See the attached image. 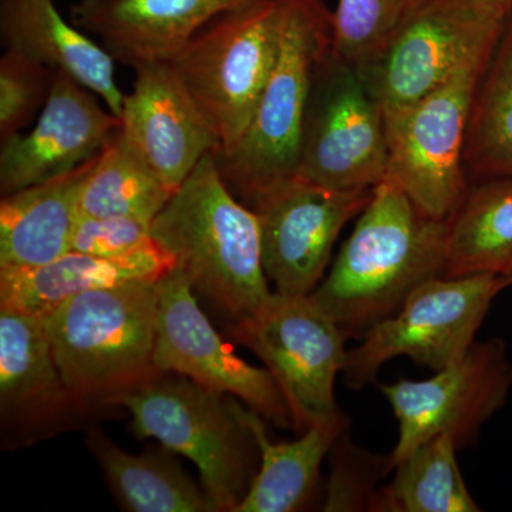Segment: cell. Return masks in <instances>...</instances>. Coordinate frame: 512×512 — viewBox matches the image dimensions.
I'll return each mask as SVG.
<instances>
[{
    "label": "cell",
    "mask_w": 512,
    "mask_h": 512,
    "mask_svg": "<svg viewBox=\"0 0 512 512\" xmlns=\"http://www.w3.org/2000/svg\"><path fill=\"white\" fill-rule=\"evenodd\" d=\"M494 5H497L498 8L504 9L507 13H512V0H490Z\"/></svg>",
    "instance_id": "1f68e13d"
},
{
    "label": "cell",
    "mask_w": 512,
    "mask_h": 512,
    "mask_svg": "<svg viewBox=\"0 0 512 512\" xmlns=\"http://www.w3.org/2000/svg\"><path fill=\"white\" fill-rule=\"evenodd\" d=\"M174 269L173 256L156 239L119 258L69 251L35 268H0V309L46 318L80 293L127 282H157Z\"/></svg>",
    "instance_id": "ac0fdd59"
},
{
    "label": "cell",
    "mask_w": 512,
    "mask_h": 512,
    "mask_svg": "<svg viewBox=\"0 0 512 512\" xmlns=\"http://www.w3.org/2000/svg\"><path fill=\"white\" fill-rule=\"evenodd\" d=\"M161 375L107 404L126 407L137 437L156 439L192 461L215 511H237L255 477L258 447L251 431L235 413L231 397L224 399L184 376Z\"/></svg>",
    "instance_id": "5b68a950"
},
{
    "label": "cell",
    "mask_w": 512,
    "mask_h": 512,
    "mask_svg": "<svg viewBox=\"0 0 512 512\" xmlns=\"http://www.w3.org/2000/svg\"><path fill=\"white\" fill-rule=\"evenodd\" d=\"M82 404L57 367L45 318L0 309V407L3 420L42 421Z\"/></svg>",
    "instance_id": "7402d4cb"
},
{
    "label": "cell",
    "mask_w": 512,
    "mask_h": 512,
    "mask_svg": "<svg viewBox=\"0 0 512 512\" xmlns=\"http://www.w3.org/2000/svg\"><path fill=\"white\" fill-rule=\"evenodd\" d=\"M97 97L70 74L55 70L36 126L2 141V197L70 173L99 156L119 131L120 119L100 106Z\"/></svg>",
    "instance_id": "9a60e30c"
},
{
    "label": "cell",
    "mask_w": 512,
    "mask_h": 512,
    "mask_svg": "<svg viewBox=\"0 0 512 512\" xmlns=\"http://www.w3.org/2000/svg\"><path fill=\"white\" fill-rule=\"evenodd\" d=\"M232 403L251 431L259 456L258 473L235 512L301 510L313 493L323 458L348 429V416L338 412L303 431L301 439L274 443L261 414L238 400L232 399Z\"/></svg>",
    "instance_id": "44dd1931"
},
{
    "label": "cell",
    "mask_w": 512,
    "mask_h": 512,
    "mask_svg": "<svg viewBox=\"0 0 512 512\" xmlns=\"http://www.w3.org/2000/svg\"><path fill=\"white\" fill-rule=\"evenodd\" d=\"M414 0H339L333 12V50L359 66L392 35Z\"/></svg>",
    "instance_id": "83f0119b"
},
{
    "label": "cell",
    "mask_w": 512,
    "mask_h": 512,
    "mask_svg": "<svg viewBox=\"0 0 512 512\" xmlns=\"http://www.w3.org/2000/svg\"><path fill=\"white\" fill-rule=\"evenodd\" d=\"M153 362L158 373L187 377L211 392L237 397L281 429L293 427L284 394L268 369L252 366L225 345L183 272L157 281Z\"/></svg>",
    "instance_id": "4fadbf2b"
},
{
    "label": "cell",
    "mask_w": 512,
    "mask_h": 512,
    "mask_svg": "<svg viewBox=\"0 0 512 512\" xmlns=\"http://www.w3.org/2000/svg\"><path fill=\"white\" fill-rule=\"evenodd\" d=\"M55 70L32 57L5 50L0 57V141L22 133L45 107Z\"/></svg>",
    "instance_id": "f1b7e54d"
},
{
    "label": "cell",
    "mask_w": 512,
    "mask_h": 512,
    "mask_svg": "<svg viewBox=\"0 0 512 512\" xmlns=\"http://www.w3.org/2000/svg\"><path fill=\"white\" fill-rule=\"evenodd\" d=\"M173 194L119 128L84 181L80 217H126L151 224Z\"/></svg>",
    "instance_id": "4316f807"
},
{
    "label": "cell",
    "mask_w": 512,
    "mask_h": 512,
    "mask_svg": "<svg viewBox=\"0 0 512 512\" xmlns=\"http://www.w3.org/2000/svg\"><path fill=\"white\" fill-rule=\"evenodd\" d=\"M288 0H254L222 13L171 60L202 116L220 138V151L237 147L251 123L281 46Z\"/></svg>",
    "instance_id": "8992f818"
},
{
    "label": "cell",
    "mask_w": 512,
    "mask_h": 512,
    "mask_svg": "<svg viewBox=\"0 0 512 512\" xmlns=\"http://www.w3.org/2000/svg\"><path fill=\"white\" fill-rule=\"evenodd\" d=\"M124 94L120 131L138 157L171 191H177L221 143L170 62L137 67Z\"/></svg>",
    "instance_id": "2e32d148"
},
{
    "label": "cell",
    "mask_w": 512,
    "mask_h": 512,
    "mask_svg": "<svg viewBox=\"0 0 512 512\" xmlns=\"http://www.w3.org/2000/svg\"><path fill=\"white\" fill-rule=\"evenodd\" d=\"M97 157L70 173L2 197L0 268H35L72 251L80 195Z\"/></svg>",
    "instance_id": "ffe728a7"
},
{
    "label": "cell",
    "mask_w": 512,
    "mask_h": 512,
    "mask_svg": "<svg viewBox=\"0 0 512 512\" xmlns=\"http://www.w3.org/2000/svg\"><path fill=\"white\" fill-rule=\"evenodd\" d=\"M231 336L274 376L293 429L303 433L340 412L335 382L348 357V336L311 295L272 292L261 308L231 326Z\"/></svg>",
    "instance_id": "8fae6325"
},
{
    "label": "cell",
    "mask_w": 512,
    "mask_h": 512,
    "mask_svg": "<svg viewBox=\"0 0 512 512\" xmlns=\"http://www.w3.org/2000/svg\"><path fill=\"white\" fill-rule=\"evenodd\" d=\"M511 284L503 276H439L420 285L402 308L366 330L348 350L343 376L350 389L375 382L384 363L406 356L434 372L466 355L495 296Z\"/></svg>",
    "instance_id": "9c48e42d"
},
{
    "label": "cell",
    "mask_w": 512,
    "mask_h": 512,
    "mask_svg": "<svg viewBox=\"0 0 512 512\" xmlns=\"http://www.w3.org/2000/svg\"><path fill=\"white\" fill-rule=\"evenodd\" d=\"M254 0H79L70 20L99 40L114 62H171L205 25Z\"/></svg>",
    "instance_id": "e0dca14e"
},
{
    "label": "cell",
    "mask_w": 512,
    "mask_h": 512,
    "mask_svg": "<svg viewBox=\"0 0 512 512\" xmlns=\"http://www.w3.org/2000/svg\"><path fill=\"white\" fill-rule=\"evenodd\" d=\"M0 40L73 79L100 97L120 116L124 94L114 79V59L72 22H66L55 0H0Z\"/></svg>",
    "instance_id": "d6986e66"
},
{
    "label": "cell",
    "mask_w": 512,
    "mask_h": 512,
    "mask_svg": "<svg viewBox=\"0 0 512 512\" xmlns=\"http://www.w3.org/2000/svg\"><path fill=\"white\" fill-rule=\"evenodd\" d=\"M447 239L448 221L421 212L386 178L311 298L348 338H362L420 285L444 275Z\"/></svg>",
    "instance_id": "6da1fadb"
},
{
    "label": "cell",
    "mask_w": 512,
    "mask_h": 512,
    "mask_svg": "<svg viewBox=\"0 0 512 512\" xmlns=\"http://www.w3.org/2000/svg\"><path fill=\"white\" fill-rule=\"evenodd\" d=\"M157 309V282L137 281L80 293L46 316L60 375L80 403L107 404L160 375Z\"/></svg>",
    "instance_id": "277c9868"
},
{
    "label": "cell",
    "mask_w": 512,
    "mask_h": 512,
    "mask_svg": "<svg viewBox=\"0 0 512 512\" xmlns=\"http://www.w3.org/2000/svg\"><path fill=\"white\" fill-rule=\"evenodd\" d=\"M510 16L490 0H414L357 70L382 109L409 106L494 53Z\"/></svg>",
    "instance_id": "52a82bcc"
},
{
    "label": "cell",
    "mask_w": 512,
    "mask_h": 512,
    "mask_svg": "<svg viewBox=\"0 0 512 512\" xmlns=\"http://www.w3.org/2000/svg\"><path fill=\"white\" fill-rule=\"evenodd\" d=\"M494 53L477 57L409 106L383 109L389 173L417 208L450 221L470 190L464 148L471 107Z\"/></svg>",
    "instance_id": "ba28073f"
},
{
    "label": "cell",
    "mask_w": 512,
    "mask_h": 512,
    "mask_svg": "<svg viewBox=\"0 0 512 512\" xmlns=\"http://www.w3.org/2000/svg\"><path fill=\"white\" fill-rule=\"evenodd\" d=\"M151 235L195 295L228 320L261 308L272 289L262 264L258 215L238 200L208 154L151 222Z\"/></svg>",
    "instance_id": "7a4b0ae2"
},
{
    "label": "cell",
    "mask_w": 512,
    "mask_h": 512,
    "mask_svg": "<svg viewBox=\"0 0 512 512\" xmlns=\"http://www.w3.org/2000/svg\"><path fill=\"white\" fill-rule=\"evenodd\" d=\"M448 434L421 444L393 470L392 483L373 495L370 510L384 512H478Z\"/></svg>",
    "instance_id": "484cf974"
},
{
    "label": "cell",
    "mask_w": 512,
    "mask_h": 512,
    "mask_svg": "<svg viewBox=\"0 0 512 512\" xmlns=\"http://www.w3.org/2000/svg\"><path fill=\"white\" fill-rule=\"evenodd\" d=\"M154 241L151 224L126 217H80L74 229L72 251L119 258Z\"/></svg>",
    "instance_id": "f546056e"
},
{
    "label": "cell",
    "mask_w": 512,
    "mask_h": 512,
    "mask_svg": "<svg viewBox=\"0 0 512 512\" xmlns=\"http://www.w3.org/2000/svg\"><path fill=\"white\" fill-rule=\"evenodd\" d=\"M491 274L512 286V177L470 184L448 221L443 276Z\"/></svg>",
    "instance_id": "603a6c76"
},
{
    "label": "cell",
    "mask_w": 512,
    "mask_h": 512,
    "mask_svg": "<svg viewBox=\"0 0 512 512\" xmlns=\"http://www.w3.org/2000/svg\"><path fill=\"white\" fill-rule=\"evenodd\" d=\"M512 363L503 340L474 342L466 355L426 380L380 384L399 421L390 470L421 444L448 434L458 448L473 444L481 427L507 404Z\"/></svg>",
    "instance_id": "7c38bea8"
},
{
    "label": "cell",
    "mask_w": 512,
    "mask_h": 512,
    "mask_svg": "<svg viewBox=\"0 0 512 512\" xmlns=\"http://www.w3.org/2000/svg\"><path fill=\"white\" fill-rule=\"evenodd\" d=\"M464 167L470 183L512 177V13L474 96Z\"/></svg>",
    "instance_id": "d4e9b609"
},
{
    "label": "cell",
    "mask_w": 512,
    "mask_h": 512,
    "mask_svg": "<svg viewBox=\"0 0 512 512\" xmlns=\"http://www.w3.org/2000/svg\"><path fill=\"white\" fill-rule=\"evenodd\" d=\"M339 456L336 453L335 466H333L332 478L329 481L328 497H326L325 511H352L356 510L353 500V484L357 483L367 494L372 495L373 483L377 468L389 466L390 457L384 461H373L363 458V451L345 443V447L339 446Z\"/></svg>",
    "instance_id": "4dcf8cb0"
},
{
    "label": "cell",
    "mask_w": 512,
    "mask_h": 512,
    "mask_svg": "<svg viewBox=\"0 0 512 512\" xmlns=\"http://www.w3.org/2000/svg\"><path fill=\"white\" fill-rule=\"evenodd\" d=\"M87 443L110 487L128 511H215L204 488H198L164 453H126L97 430L89 434Z\"/></svg>",
    "instance_id": "cb8c5ba5"
},
{
    "label": "cell",
    "mask_w": 512,
    "mask_h": 512,
    "mask_svg": "<svg viewBox=\"0 0 512 512\" xmlns=\"http://www.w3.org/2000/svg\"><path fill=\"white\" fill-rule=\"evenodd\" d=\"M389 147L382 104L355 64L332 49L313 76L303 121L299 175L336 191H370L386 180Z\"/></svg>",
    "instance_id": "30bf717a"
},
{
    "label": "cell",
    "mask_w": 512,
    "mask_h": 512,
    "mask_svg": "<svg viewBox=\"0 0 512 512\" xmlns=\"http://www.w3.org/2000/svg\"><path fill=\"white\" fill-rule=\"evenodd\" d=\"M372 194L330 190L296 175L256 202L252 210L272 292L311 295L323 281L340 232L362 214Z\"/></svg>",
    "instance_id": "5bb4252c"
},
{
    "label": "cell",
    "mask_w": 512,
    "mask_h": 512,
    "mask_svg": "<svg viewBox=\"0 0 512 512\" xmlns=\"http://www.w3.org/2000/svg\"><path fill=\"white\" fill-rule=\"evenodd\" d=\"M333 47V12L323 0H288L278 59L251 123L234 150L215 156L232 194L254 207L299 175L303 121L313 76Z\"/></svg>",
    "instance_id": "3957f363"
}]
</instances>
